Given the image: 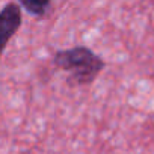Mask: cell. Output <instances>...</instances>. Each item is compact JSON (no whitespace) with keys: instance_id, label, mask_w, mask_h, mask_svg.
<instances>
[{"instance_id":"3957f363","label":"cell","mask_w":154,"mask_h":154,"mask_svg":"<svg viewBox=\"0 0 154 154\" xmlns=\"http://www.w3.org/2000/svg\"><path fill=\"white\" fill-rule=\"evenodd\" d=\"M18 3L24 8L27 14L36 18H42L47 15L51 6V0H18Z\"/></svg>"},{"instance_id":"7a4b0ae2","label":"cell","mask_w":154,"mask_h":154,"mask_svg":"<svg viewBox=\"0 0 154 154\" xmlns=\"http://www.w3.org/2000/svg\"><path fill=\"white\" fill-rule=\"evenodd\" d=\"M23 23V12L21 8L9 2L3 6V9L0 11V38H2V51L8 47V42L12 39V36L18 32Z\"/></svg>"},{"instance_id":"6da1fadb","label":"cell","mask_w":154,"mask_h":154,"mask_svg":"<svg viewBox=\"0 0 154 154\" xmlns=\"http://www.w3.org/2000/svg\"><path fill=\"white\" fill-rule=\"evenodd\" d=\"M51 60L56 68L68 74L66 82L75 86L91 85L106 68L103 57L86 45H74L57 50Z\"/></svg>"}]
</instances>
